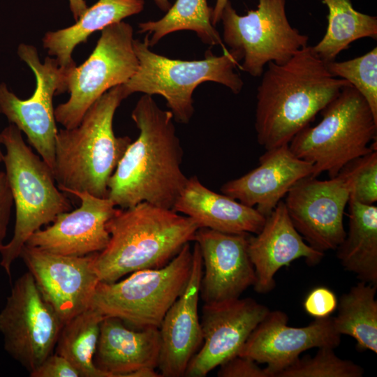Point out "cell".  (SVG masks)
<instances>
[{
	"label": "cell",
	"mask_w": 377,
	"mask_h": 377,
	"mask_svg": "<svg viewBox=\"0 0 377 377\" xmlns=\"http://www.w3.org/2000/svg\"><path fill=\"white\" fill-rule=\"evenodd\" d=\"M105 316L91 306L65 323L55 353L67 359L81 377H108L94 364L101 324Z\"/></svg>",
	"instance_id": "cell-29"
},
{
	"label": "cell",
	"mask_w": 377,
	"mask_h": 377,
	"mask_svg": "<svg viewBox=\"0 0 377 377\" xmlns=\"http://www.w3.org/2000/svg\"><path fill=\"white\" fill-rule=\"evenodd\" d=\"M213 8L207 0H176L157 20L140 22L139 33H147L149 45L151 47L165 36L179 31H192L201 41L211 46L220 45L223 52L228 49L212 23Z\"/></svg>",
	"instance_id": "cell-28"
},
{
	"label": "cell",
	"mask_w": 377,
	"mask_h": 377,
	"mask_svg": "<svg viewBox=\"0 0 377 377\" xmlns=\"http://www.w3.org/2000/svg\"><path fill=\"white\" fill-rule=\"evenodd\" d=\"M334 348H319L313 356L299 357L276 377H362L364 369L336 355Z\"/></svg>",
	"instance_id": "cell-30"
},
{
	"label": "cell",
	"mask_w": 377,
	"mask_h": 377,
	"mask_svg": "<svg viewBox=\"0 0 377 377\" xmlns=\"http://www.w3.org/2000/svg\"><path fill=\"white\" fill-rule=\"evenodd\" d=\"M126 98L122 86H116L89 108L78 126L58 131L52 173L60 191L108 197L110 177L132 142L113 131L114 113Z\"/></svg>",
	"instance_id": "cell-4"
},
{
	"label": "cell",
	"mask_w": 377,
	"mask_h": 377,
	"mask_svg": "<svg viewBox=\"0 0 377 377\" xmlns=\"http://www.w3.org/2000/svg\"><path fill=\"white\" fill-rule=\"evenodd\" d=\"M63 325L30 272L20 276L0 311L5 350L31 373L53 353Z\"/></svg>",
	"instance_id": "cell-12"
},
{
	"label": "cell",
	"mask_w": 377,
	"mask_h": 377,
	"mask_svg": "<svg viewBox=\"0 0 377 377\" xmlns=\"http://www.w3.org/2000/svg\"><path fill=\"white\" fill-rule=\"evenodd\" d=\"M321 114L317 125L306 126L288 144L296 156L312 165L311 176L327 172L333 178L351 161L377 149V119L351 84L343 87Z\"/></svg>",
	"instance_id": "cell-7"
},
{
	"label": "cell",
	"mask_w": 377,
	"mask_h": 377,
	"mask_svg": "<svg viewBox=\"0 0 377 377\" xmlns=\"http://www.w3.org/2000/svg\"><path fill=\"white\" fill-rule=\"evenodd\" d=\"M31 377H81L78 370L65 357L55 353L49 355Z\"/></svg>",
	"instance_id": "cell-35"
},
{
	"label": "cell",
	"mask_w": 377,
	"mask_h": 377,
	"mask_svg": "<svg viewBox=\"0 0 377 377\" xmlns=\"http://www.w3.org/2000/svg\"><path fill=\"white\" fill-rule=\"evenodd\" d=\"M348 230L336 249L341 266L360 281L377 285V207L349 199Z\"/></svg>",
	"instance_id": "cell-25"
},
{
	"label": "cell",
	"mask_w": 377,
	"mask_h": 377,
	"mask_svg": "<svg viewBox=\"0 0 377 377\" xmlns=\"http://www.w3.org/2000/svg\"><path fill=\"white\" fill-rule=\"evenodd\" d=\"M106 227L108 244L95 258L102 282H114L138 270L163 267L193 241L199 228L185 215L145 202L117 208Z\"/></svg>",
	"instance_id": "cell-3"
},
{
	"label": "cell",
	"mask_w": 377,
	"mask_h": 377,
	"mask_svg": "<svg viewBox=\"0 0 377 377\" xmlns=\"http://www.w3.org/2000/svg\"><path fill=\"white\" fill-rule=\"evenodd\" d=\"M258 1L256 10L240 15L229 1L221 17L223 42L242 61L239 68L253 77H260L269 62H286L309 41L290 24L286 0Z\"/></svg>",
	"instance_id": "cell-10"
},
{
	"label": "cell",
	"mask_w": 377,
	"mask_h": 377,
	"mask_svg": "<svg viewBox=\"0 0 377 377\" xmlns=\"http://www.w3.org/2000/svg\"><path fill=\"white\" fill-rule=\"evenodd\" d=\"M377 285L360 281L343 294L333 317L337 332L353 337L360 350L377 353Z\"/></svg>",
	"instance_id": "cell-26"
},
{
	"label": "cell",
	"mask_w": 377,
	"mask_h": 377,
	"mask_svg": "<svg viewBox=\"0 0 377 377\" xmlns=\"http://www.w3.org/2000/svg\"><path fill=\"white\" fill-rule=\"evenodd\" d=\"M13 199L5 172L0 171V250L4 245Z\"/></svg>",
	"instance_id": "cell-36"
},
{
	"label": "cell",
	"mask_w": 377,
	"mask_h": 377,
	"mask_svg": "<svg viewBox=\"0 0 377 377\" xmlns=\"http://www.w3.org/2000/svg\"><path fill=\"white\" fill-rule=\"evenodd\" d=\"M133 40L132 26L124 21L101 30L89 57L81 65L66 71V83L70 96L54 109L58 123L65 128L76 127L101 96L131 79L138 68Z\"/></svg>",
	"instance_id": "cell-9"
},
{
	"label": "cell",
	"mask_w": 377,
	"mask_h": 377,
	"mask_svg": "<svg viewBox=\"0 0 377 377\" xmlns=\"http://www.w3.org/2000/svg\"><path fill=\"white\" fill-rule=\"evenodd\" d=\"M160 350L158 327L131 329L118 318L105 316L94 364L108 377H135L137 371L158 368Z\"/></svg>",
	"instance_id": "cell-22"
},
{
	"label": "cell",
	"mask_w": 377,
	"mask_h": 377,
	"mask_svg": "<svg viewBox=\"0 0 377 377\" xmlns=\"http://www.w3.org/2000/svg\"><path fill=\"white\" fill-rule=\"evenodd\" d=\"M192 261L188 243L162 267L138 270L114 282L100 281L91 306L105 316L118 318L135 328H158L185 288Z\"/></svg>",
	"instance_id": "cell-8"
},
{
	"label": "cell",
	"mask_w": 377,
	"mask_h": 377,
	"mask_svg": "<svg viewBox=\"0 0 377 377\" xmlns=\"http://www.w3.org/2000/svg\"><path fill=\"white\" fill-rule=\"evenodd\" d=\"M17 53L34 74L35 90L31 97L22 100L1 82L0 112L27 135L29 144L52 171L58 133L53 97L67 92L68 68L61 67L55 58L50 57L42 63L37 48L32 45L20 43Z\"/></svg>",
	"instance_id": "cell-11"
},
{
	"label": "cell",
	"mask_w": 377,
	"mask_h": 377,
	"mask_svg": "<svg viewBox=\"0 0 377 377\" xmlns=\"http://www.w3.org/2000/svg\"><path fill=\"white\" fill-rule=\"evenodd\" d=\"M350 185V198L364 205L377 201V149L347 163L339 172Z\"/></svg>",
	"instance_id": "cell-32"
},
{
	"label": "cell",
	"mask_w": 377,
	"mask_h": 377,
	"mask_svg": "<svg viewBox=\"0 0 377 377\" xmlns=\"http://www.w3.org/2000/svg\"><path fill=\"white\" fill-rule=\"evenodd\" d=\"M350 185L339 173L327 180L308 176L289 190L283 200L290 219L305 242L314 249L336 250L345 238L343 214Z\"/></svg>",
	"instance_id": "cell-13"
},
{
	"label": "cell",
	"mask_w": 377,
	"mask_h": 377,
	"mask_svg": "<svg viewBox=\"0 0 377 377\" xmlns=\"http://www.w3.org/2000/svg\"><path fill=\"white\" fill-rule=\"evenodd\" d=\"M149 36L133 40V49L138 59L135 73L122 88L126 96L140 92L164 98L174 119L182 124L190 121L194 113L193 94L202 83L213 82L222 84L234 94L244 86L236 68L240 59L228 50L216 56L208 50L199 60L170 59L151 50Z\"/></svg>",
	"instance_id": "cell-6"
},
{
	"label": "cell",
	"mask_w": 377,
	"mask_h": 377,
	"mask_svg": "<svg viewBox=\"0 0 377 377\" xmlns=\"http://www.w3.org/2000/svg\"><path fill=\"white\" fill-rule=\"evenodd\" d=\"M266 66L257 89L255 113L257 141L266 150L288 145L350 84L333 76L309 45L283 64Z\"/></svg>",
	"instance_id": "cell-2"
},
{
	"label": "cell",
	"mask_w": 377,
	"mask_h": 377,
	"mask_svg": "<svg viewBox=\"0 0 377 377\" xmlns=\"http://www.w3.org/2000/svg\"><path fill=\"white\" fill-rule=\"evenodd\" d=\"M312 165L297 156L288 145L266 150L256 168L222 185L221 192L255 208L267 217L300 179L311 176Z\"/></svg>",
	"instance_id": "cell-20"
},
{
	"label": "cell",
	"mask_w": 377,
	"mask_h": 377,
	"mask_svg": "<svg viewBox=\"0 0 377 377\" xmlns=\"http://www.w3.org/2000/svg\"><path fill=\"white\" fill-rule=\"evenodd\" d=\"M229 0H216L213 8L212 23L215 27L220 21L223 10Z\"/></svg>",
	"instance_id": "cell-38"
},
{
	"label": "cell",
	"mask_w": 377,
	"mask_h": 377,
	"mask_svg": "<svg viewBox=\"0 0 377 377\" xmlns=\"http://www.w3.org/2000/svg\"><path fill=\"white\" fill-rule=\"evenodd\" d=\"M144 6L145 0H98L74 24L46 32L43 46L61 67L72 68L76 66L72 54L78 45L86 43L93 33L140 13Z\"/></svg>",
	"instance_id": "cell-24"
},
{
	"label": "cell",
	"mask_w": 377,
	"mask_h": 377,
	"mask_svg": "<svg viewBox=\"0 0 377 377\" xmlns=\"http://www.w3.org/2000/svg\"><path fill=\"white\" fill-rule=\"evenodd\" d=\"M281 311H269L251 332L239 354L258 364H266L269 377L295 362L302 353L313 348H337L341 335L334 329L333 317L316 318L300 327L288 325Z\"/></svg>",
	"instance_id": "cell-15"
},
{
	"label": "cell",
	"mask_w": 377,
	"mask_h": 377,
	"mask_svg": "<svg viewBox=\"0 0 377 377\" xmlns=\"http://www.w3.org/2000/svg\"><path fill=\"white\" fill-rule=\"evenodd\" d=\"M0 114H1V112H0ZM1 133H0V163L3 162V155H4V154H3L1 151Z\"/></svg>",
	"instance_id": "cell-40"
},
{
	"label": "cell",
	"mask_w": 377,
	"mask_h": 377,
	"mask_svg": "<svg viewBox=\"0 0 377 377\" xmlns=\"http://www.w3.org/2000/svg\"><path fill=\"white\" fill-rule=\"evenodd\" d=\"M217 371L219 377H269L265 370L251 358L237 355L224 362Z\"/></svg>",
	"instance_id": "cell-34"
},
{
	"label": "cell",
	"mask_w": 377,
	"mask_h": 377,
	"mask_svg": "<svg viewBox=\"0 0 377 377\" xmlns=\"http://www.w3.org/2000/svg\"><path fill=\"white\" fill-rule=\"evenodd\" d=\"M70 10L75 20H77L87 9L85 0H68Z\"/></svg>",
	"instance_id": "cell-37"
},
{
	"label": "cell",
	"mask_w": 377,
	"mask_h": 377,
	"mask_svg": "<svg viewBox=\"0 0 377 377\" xmlns=\"http://www.w3.org/2000/svg\"><path fill=\"white\" fill-rule=\"evenodd\" d=\"M173 210L191 218L199 228L226 233L256 235L265 221L255 208L210 190L196 176L188 178Z\"/></svg>",
	"instance_id": "cell-23"
},
{
	"label": "cell",
	"mask_w": 377,
	"mask_h": 377,
	"mask_svg": "<svg viewBox=\"0 0 377 377\" xmlns=\"http://www.w3.org/2000/svg\"><path fill=\"white\" fill-rule=\"evenodd\" d=\"M328 8V24L323 38L313 46L326 63L356 40L377 38V17L356 10L350 0H322Z\"/></svg>",
	"instance_id": "cell-27"
},
{
	"label": "cell",
	"mask_w": 377,
	"mask_h": 377,
	"mask_svg": "<svg viewBox=\"0 0 377 377\" xmlns=\"http://www.w3.org/2000/svg\"><path fill=\"white\" fill-rule=\"evenodd\" d=\"M270 310L246 297L202 308V343L191 360L185 376L204 377L239 354L249 337Z\"/></svg>",
	"instance_id": "cell-16"
},
{
	"label": "cell",
	"mask_w": 377,
	"mask_h": 377,
	"mask_svg": "<svg viewBox=\"0 0 377 377\" xmlns=\"http://www.w3.org/2000/svg\"><path fill=\"white\" fill-rule=\"evenodd\" d=\"M1 142L6 149L3 163L15 207L13 237L0 250V265L10 276L12 264L29 237L72 206L56 185L51 168L25 143L15 125L10 124L1 132Z\"/></svg>",
	"instance_id": "cell-5"
},
{
	"label": "cell",
	"mask_w": 377,
	"mask_h": 377,
	"mask_svg": "<svg viewBox=\"0 0 377 377\" xmlns=\"http://www.w3.org/2000/svg\"><path fill=\"white\" fill-rule=\"evenodd\" d=\"M96 254L65 256L24 244L19 257L44 299L64 324L91 306L100 282Z\"/></svg>",
	"instance_id": "cell-14"
},
{
	"label": "cell",
	"mask_w": 377,
	"mask_h": 377,
	"mask_svg": "<svg viewBox=\"0 0 377 377\" xmlns=\"http://www.w3.org/2000/svg\"><path fill=\"white\" fill-rule=\"evenodd\" d=\"M327 65L333 76L346 80L360 93L377 119V47L360 57Z\"/></svg>",
	"instance_id": "cell-31"
},
{
	"label": "cell",
	"mask_w": 377,
	"mask_h": 377,
	"mask_svg": "<svg viewBox=\"0 0 377 377\" xmlns=\"http://www.w3.org/2000/svg\"><path fill=\"white\" fill-rule=\"evenodd\" d=\"M191 274L185 288L165 313L158 327L161 350L158 369L161 376H184L187 367L202 343L198 315L202 258L195 243Z\"/></svg>",
	"instance_id": "cell-19"
},
{
	"label": "cell",
	"mask_w": 377,
	"mask_h": 377,
	"mask_svg": "<svg viewBox=\"0 0 377 377\" xmlns=\"http://www.w3.org/2000/svg\"><path fill=\"white\" fill-rule=\"evenodd\" d=\"M337 304V296L332 290L325 286H318L306 295L303 306L307 314L316 319L330 316Z\"/></svg>",
	"instance_id": "cell-33"
},
{
	"label": "cell",
	"mask_w": 377,
	"mask_h": 377,
	"mask_svg": "<svg viewBox=\"0 0 377 377\" xmlns=\"http://www.w3.org/2000/svg\"><path fill=\"white\" fill-rule=\"evenodd\" d=\"M248 252L255 270L253 286L262 294L274 288V276L281 267L301 258L315 265L324 257V253L310 246L295 229L283 200L265 217L261 230L249 235Z\"/></svg>",
	"instance_id": "cell-21"
},
{
	"label": "cell",
	"mask_w": 377,
	"mask_h": 377,
	"mask_svg": "<svg viewBox=\"0 0 377 377\" xmlns=\"http://www.w3.org/2000/svg\"><path fill=\"white\" fill-rule=\"evenodd\" d=\"M158 8L162 11L166 12L170 7L171 3L169 0H153Z\"/></svg>",
	"instance_id": "cell-39"
},
{
	"label": "cell",
	"mask_w": 377,
	"mask_h": 377,
	"mask_svg": "<svg viewBox=\"0 0 377 377\" xmlns=\"http://www.w3.org/2000/svg\"><path fill=\"white\" fill-rule=\"evenodd\" d=\"M71 194L80 200V206L59 214L51 226L36 230L25 244L73 256L98 253L106 247L110 239L106 224L116 211L114 202L87 191Z\"/></svg>",
	"instance_id": "cell-18"
},
{
	"label": "cell",
	"mask_w": 377,
	"mask_h": 377,
	"mask_svg": "<svg viewBox=\"0 0 377 377\" xmlns=\"http://www.w3.org/2000/svg\"><path fill=\"white\" fill-rule=\"evenodd\" d=\"M249 235L197 230L193 241L202 258L200 294L205 304L238 299L254 285L255 270L248 252Z\"/></svg>",
	"instance_id": "cell-17"
},
{
	"label": "cell",
	"mask_w": 377,
	"mask_h": 377,
	"mask_svg": "<svg viewBox=\"0 0 377 377\" xmlns=\"http://www.w3.org/2000/svg\"><path fill=\"white\" fill-rule=\"evenodd\" d=\"M131 118L139 129L108 184V197L125 209L140 202L173 209L188 177L182 170L183 150L174 117L144 94Z\"/></svg>",
	"instance_id": "cell-1"
}]
</instances>
